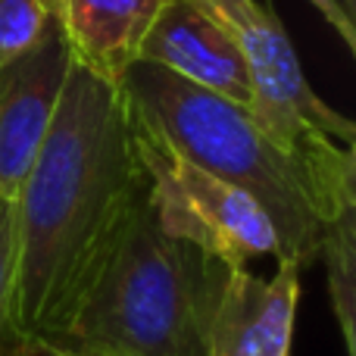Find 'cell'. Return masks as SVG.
Listing matches in <instances>:
<instances>
[{"label": "cell", "instance_id": "6da1fadb", "mask_svg": "<svg viewBox=\"0 0 356 356\" xmlns=\"http://www.w3.org/2000/svg\"><path fill=\"white\" fill-rule=\"evenodd\" d=\"M122 88L69 63L54 122L16 197V319L56 341L147 207Z\"/></svg>", "mask_w": 356, "mask_h": 356}, {"label": "cell", "instance_id": "7a4b0ae2", "mask_svg": "<svg viewBox=\"0 0 356 356\" xmlns=\"http://www.w3.org/2000/svg\"><path fill=\"white\" fill-rule=\"evenodd\" d=\"M131 113L163 144L244 191L278 238V257L309 269L322 257L325 228L341 209L328 203L316 178L244 106H234L156 63H131L119 81Z\"/></svg>", "mask_w": 356, "mask_h": 356}, {"label": "cell", "instance_id": "3957f363", "mask_svg": "<svg viewBox=\"0 0 356 356\" xmlns=\"http://www.w3.org/2000/svg\"><path fill=\"white\" fill-rule=\"evenodd\" d=\"M213 266L216 259L156 225L147 197L75 319L50 344L94 356H207Z\"/></svg>", "mask_w": 356, "mask_h": 356}, {"label": "cell", "instance_id": "277c9868", "mask_svg": "<svg viewBox=\"0 0 356 356\" xmlns=\"http://www.w3.org/2000/svg\"><path fill=\"white\" fill-rule=\"evenodd\" d=\"M135 147L150 184V213L169 238L184 241L225 266H247L266 257L278 259L275 228L244 191L175 154L138 116Z\"/></svg>", "mask_w": 356, "mask_h": 356}, {"label": "cell", "instance_id": "5b68a950", "mask_svg": "<svg viewBox=\"0 0 356 356\" xmlns=\"http://www.w3.org/2000/svg\"><path fill=\"white\" fill-rule=\"evenodd\" d=\"M275 263L269 278L247 266H213L203 325L207 356H291L303 266L291 257Z\"/></svg>", "mask_w": 356, "mask_h": 356}, {"label": "cell", "instance_id": "8992f818", "mask_svg": "<svg viewBox=\"0 0 356 356\" xmlns=\"http://www.w3.org/2000/svg\"><path fill=\"white\" fill-rule=\"evenodd\" d=\"M69 63L66 38L54 25L38 47L0 69V200L16 203L54 122Z\"/></svg>", "mask_w": 356, "mask_h": 356}, {"label": "cell", "instance_id": "52a82bcc", "mask_svg": "<svg viewBox=\"0 0 356 356\" xmlns=\"http://www.w3.org/2000/svg\"><path fill=\"white\" fill-rule=\"evenodd\" d=\"M138 60L156 63L247 113L257 110V91L238 41L200 0H169L150 25Z\"/></svg>", "mask_w": 356, "mask_h": 356}, {"label": "cell", "instance_id": "ba28073f", "mask_svg": "<svg viewBox=\"0 0 356 356\" xmlns=\"http://www.w3.org/2000/svg\"><path fill=\"white\" fill-rule=\"evenodd\" d=\"M169 0H54L72 63L119 85Z\"/></svg>", "mask_w": 356, "mask_h": 356}, {"label": "cell", "instance_id": "9c48e42d", "mask_svg": "<svg viewBox=\"0 0 356 356\" xmlns=\"http://www.w3.org/2000/svg\"><path fill=\"white\" fill-rule=\"evenodd\" d=\"M322 257L328 263V297L347 356H356V203L344 207L325 228Z\"/></svg>", "mask_w": 356, "mask_h": 356}, {"label": "cell", "instance_id": "30bf717a", "mask_svg": "<svg viewBox=\"0 0 356 356\" xmlns=\"http://www.w3.org/2000/svg\"><path fill=\"white\" fill-rule=\"evenodd\" d=\"M0 356H41L16 319V203L0 200Z\"/></svg>", "mask_w": 356, "mask_h": 356}, {"label": "cell", "instance_id": "8fae6325", "mask_svg": "<svg viewBox=\"0 0 356 356\" xmlns=\"http://www.w3.org/2000/svg\"><path fill=\"white\" fill-rule=\"evenodd\" d=\"M54 25V0H0V69L38 47Z\"/></svg>", "mask_w": 356, "mask_h": 356}, {"label": "cell", "instance_id": "7c38bea8", "mask_svg": "<svg viewBox=\"0 0 356 356\" xmlns=\"http://www.w3.org/2000/svg\"><path fill=\"white\" fill-rule=\"evenodd\" d=\"M307 3H313L316 10L322 13V16L332 22V29L341 35V41L347 44L350 50H356V25H353V13L347 10L341 0H307Z\"/></svg>", "mask_w": 356, "mask_h": 356}, {"label": "cell", "instance_id": "4fadbf2b", "mask_svg": "<svg viewBox=\"0 0 356 356\" xmlns=\"http://www.w3.org/2000/svg\"><path fill=\"white\" fill-rule=\"evenodd\" d=\"M41 347V356H94V353H85V350H75V347H66V344H38Z\"/></svg>", "mask_w": 356, "mask_h": 356}, {"label": "cell", "instance_id": "5bb4252c", "mask_svg": "<svg viewBox=\"0 0 356 356\" xmlns=\"http://www.w3.org/2000/svg\"><path fill=\"white\" fill-rule=\"evenodd\" d=\"M341 3H344V6H347V10H350V13H353V0H341Z\"/></svg>", "mask_w": 356, "mask_h": 356}]
</instances>
